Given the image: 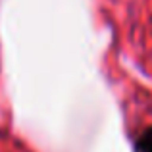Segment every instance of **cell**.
<instances>
[{
    "mask_svg": "<svg viewBox=\"0 0 152 152\" xmlns=\"http://www.w3.org/2000/svg\"><path fill=\"white\" fill-rule=\"evenodd\" d=\"M133 150L135 152H152V125L146 127V129L135 139Z\"/></svg>",
    "mask_w": 152,
    "mask_h": 152,
    "instance_id": "cell-1",
    "label": "cell"
}]
</instances>
